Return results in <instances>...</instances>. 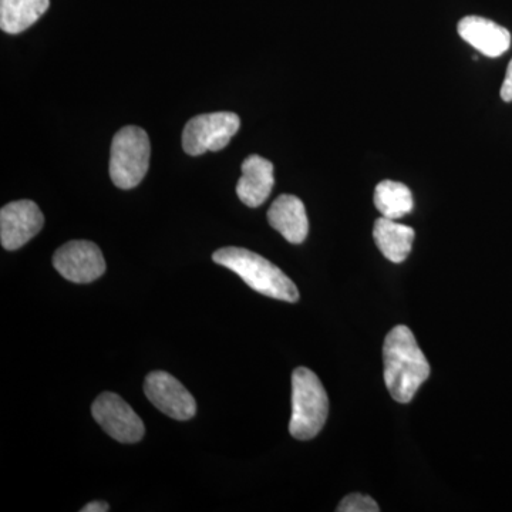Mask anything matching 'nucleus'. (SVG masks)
<instances>
[{
  "label": "nucleus",
  "mask_w": 512,
  "mask_h": 512,
  "mask_svg": "<svg viewBox=\"0 0 512 512\" xmlns=\"http://www.w3.org/2000/svg\"><path fill=\"white\" fill-rule=\"evenodd\" d=\"M329 399L319 377L298 367L292 375V416L289 433L296 440L315 439L328 420Z\"/></svg>",
  "instance_id": "7ed1b4c3"
},
{
  "label": "nucleus",
  "mask_w": 512,
  "mask_h": 512,
  "mask_svg": "<svg viewBox=\"0 0 512 512\" xmlns=\"http://www.w3.org/2000/svg\"><path fill=\"white\" fill-rule=\"evenodd\" d=\"M241 120L235 113L201 114L188 121L183 133L185 153L201 156L207 151H220L238 133Z\"/></svg>",
  "instance_id": "39448f33"
},
{
  "label": "nucleus",
  "mask_w": 512,
  "mask_h": 512,
  "mask_svg": "<svg viewBox=\"0 0 512 512\" xmlns=\"http://www.w3.org/2000/svg\"><path fill=\"white\" fill-rule=\"evenodd\" d=\"M94 420L100 424L111 439L124 444L138 443L144 437L143 420L116 393H103L92 406Z\"/></svg>",
  "instance_id": "423d86ee"
},
{
  "label": "nucleus",
  "mask_w": 512,
  "mask_h": 512,
  "mask_svg": "<svg viewBox=\"0 0 512 512\" xmlns=\"http://www.w3.org/2000/svg\"><path fill=\"white\" fill-rule=\"evenodd\" d=\"M384 382L396 402L410 403L430 377V365L412 330L399 325L387 333L383 345Z\"/></svg>",
  "instance_id": "f257e3e1"
},
{
  "label": "nucleus",
  "mask_w": 512,
  "mask_h": 512,
  "mask_svg": "<svg viewBox=\"0 0 512 512\" xmlns=\"http://www.w3.org/2000/svg\"><path fill=\"white\" fill-rule=\"evenodd\" d=\"M212 259L215 264L237 274L249 288L268 298L291 303L299 299L298 288L292 279L264 256L248 249L228 247L218 249Z\"/></svg>",
  "instance_id": "f03ea898"
},
{
  "label": "nucleus",
  "mask_w": 512,
  "mask_h": 512,
  "mask_svg": "<svg viewBox=\"0 0 512 512\" xmlns=\"http://www.w3.org/2000/svg\"><path fill=\"white\" fill-rule=\"evenodd\" d=\"M339 512H377L379 505L372 497L362 494H350L343 498L338 507Z\"/></svg>",
  "instance_id": "dca6fc26"
},
{
  "label": "nucleus",
  "mask_w": 512,
  "mask_h": 512,
  "mask_svg": "<svg viewBox=\"0 0 512 512\" xmlns=\"http://www.w3.org/2000/svg\"><path fill=\"white\" fill-rule=\"evenodd\" d=\"M457 30L464 42L493 59L503 56L511 46V33L508 29L481 16H467L461 19Z\"/></svg>",
  "instance_id": "9d476101"
},
{
  "label": "nucleus",
  "mask_w": 512,
  "mask_h": 512,
  "mask_svg": "<svg viewBox=\"0 0 512 512\" xmlns=\"http://www.w3.org/2000/svg\"><path fill=\"white\" fill-rule=\"evenodd\" d=\"M268 222L291 244H302L308 237L309 221L305 205L295 195L284 194L276 198L269 208Z\"/></svg>",
  "instance_id": "f8f14e48"
},
{
  "label": "nucleus",
  "mask_w": 512,
  "mask_h": 512,
  "mask_svg": "<svg viewBox=\"0 0 512 512\" xmlns=\"http://www.w3.org/2000/svg\"><path fill=\"white\" fill-rule=\"evenodd\" d=\"M150 138L143 128H121L111 143L110 175L116 187L131 190L146 177L150 167Z\"/></svg>",
  "instance_id": "20e7f679"
},
{
  "label": "nucleus",
  "mask_w": 512,
  "mask_h": 512,
  "mask_svg": "<svg viewBox=\"0 0 512 512\" xmlns=\"http://www.w3.org/2000/svg\"><path fill=\"white\" fill-rule=\"evenodd\" d=\"M144 392L147 399L171 419L190 420L197 413V402L192 394L170 373H150Z\"/></svg>",
  "instance_id": "6e6552de"
},
{
  "label": "nucleus",
  "mask_w": 512,
  "mask_h": 512,
  "mask_svg": "<svg viewBox=\"0 0 512 512\" xmlns=\"http://www.w3.org/2000/svg\"><path fill=\"white\" fill-rule=\"evenodd\" d=\"M416 232L412 227L399 224L396 220L379 218L373 228V238L379 251L394 264L406 261L413 248Z\"/></svg>",
  "instance_id": "ddd939ff"
},
{
  "label": "nucleus",
  "mask_w": 512,
  "mask_h": 512,
  "mask_svg": "<svg viewBox=\"0 0 512 512\" xmlns=\"http://www.w3.org/2000/svg\"><path fill=\"white\" fill-rule=\"evenodd\" d=\"M49 5L50 0H0V28L18 35L35 25Z\"/></svg>",
  "instance_id": "4468645a"
},
{
  "label": "nucleus",
  "mask_w": 512,
  "mask_h": 512,
  "mask_svg": "<svg viewBox=\"0 0 512 512\" xmlns=\"http://www.w3.org/2000/svg\"><path fill=\"white\" fill-rule=\"evenodd\" d=\"M110 511L109 504L101 503V501H94V503L87 504L82 508V512H107Z\"/></svg>",
  "instance_id": "a211bd4d"
},
{
  "label": "nucleus",
  "mask_w": 512,
  "mask_h": 512,
  "mask_svg": "<svg viewBox=\"0 0 512 512\" xmlns=\"http://www.w3.org/2000/svg\"><path fill=\"white\" fill-rule=\"evenodd\" d=\"M45 217L36 202L22 200L10 202L0 211V239L8 251L22 248L39 234Z\"/></svg>",
  "instance_id": "1a4fd4ad"
},
{
  "label": "nucleus",
  "mask_w": 512,
  "mask_h": 512,
  "mask_svg": "<svg viewBox=\"0 0 512 512\" xmlns=\"http://www.w3.org/2000/svg\"><path fill=\"white\" fill-rule=\"evenodd\" d=\"M56 271L74 284H90L106 272L100 248L90 241H70L53 256Z\"/></svg>",
  "instance_id": "0eeeda50"
},
{
  "label": "nucleus",
  "mask_w": 512,
  "mask_h": 512,
  "mask_svg": "<svg viewBox=\"0 0 512 512\" xmlns=\"http://www.w3.org/2000/svg\"><path fill=\"white\" fill-rule=\"evenodd\" d=\"M274 184V164L252 154L242 163V177L237 184L239 200L249 208L261 207L271 195Z\"/></svg>",
  "instance_id": "9b49d317"
},
{
  "label": "nucleus",
  "mask_w": 512,
  "mask_h": 512,
  "mask_svg": "<svg viewBox=\"0 0 512 512\" xmlns=\"http://www.w3.org/2000/svg\"><path fill=\"white\" fill-rule=\"evenodd\" d=\"M375 205L382 217L399 220L413 211V194L407 185L397 181L384 180L377 184Z\"/></svg>",
  "instance_id": "2eb2a0df"
},
{
  "label": "nucleus",
  "mask_w": 512,
  "mask_h": 512,
  "mask_svg": "<svg viewBox=\"0 0 512 512\" xmlns=\"http://www.w3.org/2000/svg\"><path fill=\"white\" fill-rule=\"evenodd\" d=\"M501 99L511 103L512 101V60L507 67V73H505V79L503 87H501Z\"/></svg>",
  "instance_id": "f3484780"
}]
</instances>
